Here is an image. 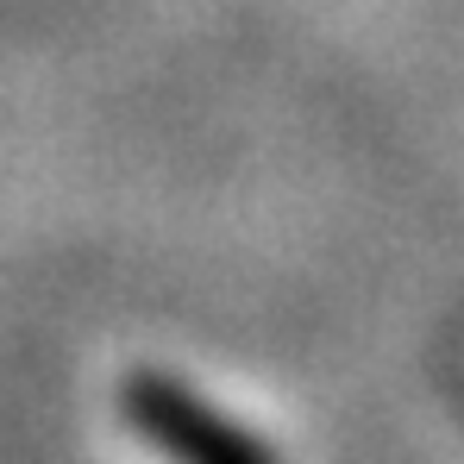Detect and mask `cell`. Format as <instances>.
Listing matches in <instances>:
<instances>
[{
	"instance_id": "cell-1",
	"label": "cell",
	"mask_w": 464,
	"mask_h": 464,
	"mask_svg": "<svg viewBox=\"0 0 464 464\" xmlns=\"http://www.w3.org/2000/svg\"><path fill=\"white\" fill-rule=\"evenodd\" d=\"M120 414L169 464H276V452L245 420L220 414L169 371H132L120 383Z\"/></svg>"
}]
</instances>
